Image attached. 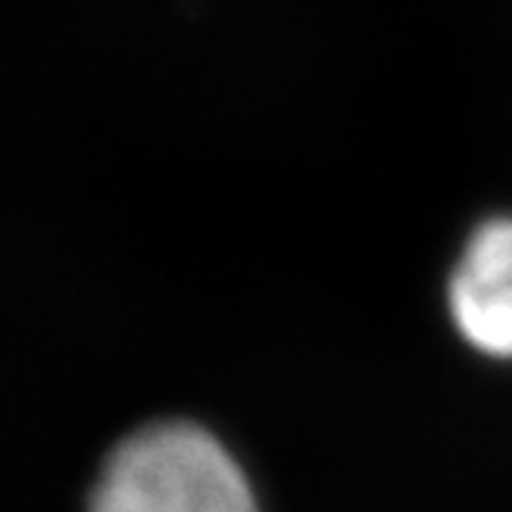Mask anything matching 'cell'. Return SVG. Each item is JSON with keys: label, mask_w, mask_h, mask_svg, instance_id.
Segmentation results:
<instances>
[{"label": "cell", "mask_w": 512, "mask_h": 512, "mask_svg": "<svg viewBox=\"0 0 512 512\" xmlns=\"http://www.w3.org/2000/svg\"><path fill=\"white\" fill-rule=\"evenodd\" d=\"M448 306L469 346L512 358V219H488L472 232L448 284Z\"/></svg>", "instance_id": "obj_2"}, {"label": "cell", "mask_w": 512, "mask_h": 512, "mask_svg": "<svg viewBox=\"0 0 512 512\" xmlns=\"http://www.w3.org/2000/svg\"><path fill=\"white\" fill-rule=\"evenodd\" d=\"M90 512H260L235 457L195 423L145 426L105 460Z\"/></svg>", "instance_id": "obj_1"}]
</instances>
